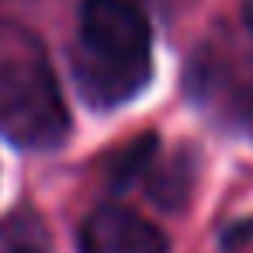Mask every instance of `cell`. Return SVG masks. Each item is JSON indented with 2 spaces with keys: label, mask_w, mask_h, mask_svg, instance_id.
I'll return each instance as SVG.
<instances>
[{
  "label": "cell",
  "mask_w": 253,
  "mask_h": 253,
  "mask_svg": "<svg viewBox=\"0 0 253 253\" xmlns=\"http://www.w3.org/2000/svg\"><path fill=\"white\" fill-rule=\"evenodd\" d=\"M243 25L253 32V0H246V4H243Z\"/></svg>",
  "instance_id": "obj_5"
},
{
  "label": "cell",
  "mask_w": 253,
  "mask_h": 253,
  "mask_svg": "<svg viewBox=\"0 0 253 253\" xmlns=\"http://www.w3.org/2000/svg\"><path fill=\"white\" fill-rule=\"evenodd\" d=\"M70 111L42 42L0 21V135L21 149L66 142Z\"/></svg>",
  "instance_id": "obj_2"
},
{
  "label": "cell",
  "mask_w": 253,
  "mask_h": 253,
  "mask_svg": "<svg viewBox=\"0 0 253 253\" xmlns=\"http://www.w3.org/2000/svg\"><path fill=\"white\" fill-rule=\"evenodd\" d=\"M167 236L132 208L101 205L80 225V253H167Z\"/></svg>",
  "instance_id": "obj_3"
},
{
  "label": "cell",
  "mask_w": 253,
  "mask_h": 253,
  "mask_svg": "<svg viewBox=\"0 0 253 253\" xmlns=\"http://www.w3.org/2000/svg\"><path fill=\"white\" fill-rule=\"evenodd\" d=\"M73 73L94 108L125 104L149 84L153 28L132 0H84Z\"/></svg>",
  "instance_id": "obj_1"
},
{
  "label": "cell",
  "mask_w": 253,
  "mask_h": 253,
  "mask_svg": "<svg viewBox=\"0 0 253 253\" xmlns=\"http://www.w3.org/2000/svg\"><path fill=\"white\" fill-rule=\"evenodd\" d=\"M0 253H45V236L32 218H11L0 225Z\"/></svg>",
  "instance_id": "obj_4"
}]
</instances>
